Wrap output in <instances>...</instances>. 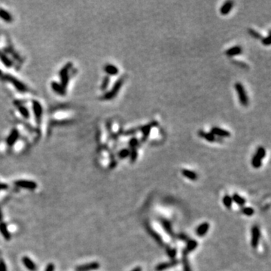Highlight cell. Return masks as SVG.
I'll return each mask as SVG.
<instances>
[{
    "mask_svg": "<svg viewBox=\"0 0 271 271\" xmlns=\"http://www.w3.org/2000/svg\"><path fill=\"white\" fill-rule=\"evenodd\" d=\"M100 264L98 262H90L88 264H82V265L79 266V267H76V270L77 271H91V270H98L100 268Z\"/></svg>",
    "mask_w": 271,
    "mask_h": 271,
    "instance_id": "9c48e42d",
    "label": "cell"
},
{
    "mask_svg": "<svg viewBox=\"0 0 271 271\" xmlns=\"http://www.w3.org/2000/svg\"><path fill=\"white\" fill-rule=\"evenodd\" d=\"M14 185H15L17 187L24 188V189L27 190H35L37 188V185L36 182L35 181H31V180H24V179H20V180H17V181H14Z\"/></svg>",
    "mask_w": 271,
    "mask_h": 271,
    "instance_id": "8992f818",
    "label": "cell"
},
{
    "mask_svg": "<svg viewBox=\"0 0 271 271\" xmlns=\"http://www.w3.org/2000/svg\"><path fill=\"white\" fill-rule=\"evenodd\" d=\"M130 151L129 148H123L118 152V156L120 159L123 160V159H125L126 157L130 156Z\"/></svg>",
    "mask_w": 271,
    "mask_h": 271,
    "instance_id": "4dcf8cb0",
    "label": "cell"
},
{
    "mask_svg": "<svg viewBox=\"0 0 271 271\" xmlns=\"http://www.w3.org/2000/svg\"><path fill=\"white\" fill-rule=\"evenodd\" d=\"M9 188V185L7 184H5V183H0V191H2V190H6Z\"/></svg>",
    "mask_w": 271,
    "mask_h": 271,
    "instance_id": "7bdbcfd3",
    "label": "cell"
},
{
    "mask_svg": "<svg viewBox=\"0 0 271 271\" xmlns=\"http://www.w3.org/2000/svg\"><path fill=\"white\" fill-rule=\"evenodd\" d=\"M198 134L200 137L203 138V139H205L206 140L208 141L209 142H213L217 140L215 136H214L212 133H207L203 130H200L198 131Z\"/></svg>",
    "mask_w": 271,
    "mask_h": 271,
    "instance_id": "7402d4cb",
    "label": "cell"
},
{
    "mask_svg": "<svg viewBox=\"0 0 271 271\" xmlns=\"http://www.w3.org/2000/svg\"><path fill=\"white\" fill-rule=\"evenodd\" d=\"M251 165L255 169L260 168L261 165H262V160H261L260 157H258L255 155L253 156L252 159H251Z\"/></svg>",
    "mask_w": 271,
    "mask_h": 271,
    "instance_id": "f1b7e54d",
    "label": "cell"
},
{
    "mask_svg": "<svg viewBox=\"0 0 271 271\" xmlns=\"http://www.w3.org/2000/svg\"><path fill=\"white\" fill-rule=\"evenodd\" d=\"M0 255H1V251H0Z\"/></svg>",
    "mask_w": 271,
    "mask_h": 271,
    "instance_id": "7dc6e473",
    "label": "cell"
},
{
    "mask_svg": "<svg viewBox=\"0 0 271 271\" xmlns=\"http://www.w3.org/2000/svg\"><path fill=\"white\" fill-rule=\"evenodd\" d=\"M248 32H249V35H250L251 37H253V38H255V39H261V38H263L262 35H261L260 32H258V31H256V30H253V29H251V28L249 29V30H248Z\"/></svg>",
    "mask_w": 271,
    "mask_h": 271,
    "instance_id": "1f68e13d",
    "label": "cell"
},
{
    "mask_svg": "<svg viewBox=\"0 0 271 271\" xmlns=\"http://www.w3.org/2000/svg\"><path fill=\"white\" fill-rule=\"evenodd\" d=\"M233 1H227L222 5V6L220 9V13L222 15H227L230 12V11L232 10L233 7Z\"/></svg>",
    "mask_w": 271,
    "mask_h": 271,
    "instance_id": "2e32d148",
    "label": "cell"
},
{
    "mask_svg": "<svg viewBox=\"0 0 271 271\" xmlns=\"http://www.w3.org/2000/svg\"><path fill=\"white\" fill-rule=\"evenodd\" d=\"M182 264H183V270L184 271H191V266H190L189 261L188 258V253L183 250L182 253Z\"/></svg>",
    "mask_w": 271,
    "mask_h": 271,
    "instance_id": "4316f807",
    "label": "cell"
},
{
    "mask_svg": "<svg viewBox=\"0 0 271 271\" xmlns=\"http://www.w3.org/2000/svg\"><path fill=\"white\" fill-rule=\"evenodd\" d=\"M32 112H33L34 116H35V121L38 124H40L42 120V114H43V108L42 105L38 100H32Z\"/></svg>",
    "mask_w": 271,
    "mask_h": 271,
    "instance_id": "5b68a950",
    "label": "cell"
},
{
    "mask_svg": "<svg viewBox=\"0 0 271 271\" xmlns=\"http://www.w3.org/2000/svg\"><path fill=\"white\" fill-rule=\"evenodd\" d=\"M72 68V63H68L60 70L59 75L60 78V84L63 87L66 88L69 82V71Z\"/></svg>",
    "mask_w": 271,
    "mask_h": 271,
    "instance_id": "277c9868",
    "label": "cell"
},
{
    "mask_svg": "<svg viewBox=\"0 0 271 271\" xmlns=\"http://www.w3.org/2000/svg\"><path fill=\"white\" fill-rule=\"evenodd\" d=\"M3 219V215H2V212L1 209H0V222H2Z\"/></svg>",
    "mask_w": 271,
    "mask_h": 271,
    "instance_id": "f6af8a7d",
    "label": "cell"
},
{
    "mask_svg": "<svg viewBox=\"0 0 271 271\" xmlns=\"http://www.w3.org/2000/svg\"><path fill=\"white\" fill-rule=\"evenodd\" d=\"M132 271H142V270L141 267H136L134 269V270H132Z\"/></svg>",
    "mask_w": 271,
    "mask_h": 271,
    "instance_id": "ee69618b",
    "label": "cell"
},
{
    "mask_svg": "<svg viewBox=\"0 0 271 271\" xmlns=\"http://www.w3.org/2000/svg\"><path fill=\"white\" fill-rule=\"evenodd\" d=\"M242 53H243V48H242V47L239 46V45L232 47V48H229V49H228L225 51V54L228 57L237 56V55L241 54Z\"/></svg>",
    "mask_w": 271,
    "mask_h": 271,
    "instance_id": "e0dca14e",
    "label": "cell"
},
{
    "mask_svg": "<svg viewBox=\"0 0 271 271\" xmlns=\"http://www.w3.org/2000/svg\"><path fill=\"white\" fill-rule=\"evenodd\" d=\"M232 200L234 201L236 204L240 206V207H243V205H245L246 203V200L243 198V197L240 196L238 194H234L232 196Z\"/></svg>",
    "mask_w": 271,
    "mask_h": 271,
    "instance_id": "83f0119b",
    "label": "cell"
},
{
    "mask_svg": "<svg viewBox=\"0 0 271 271\" xmlns=\"http://www.w3.org/2000/svg\"><path fill=\"white\" fill-rule=\"evenodd\" d=\"M167 252L168 256H170V257L171 258L172 260L174 259L175 256L176 255V250L175 249H170V248H169V249H167Z\"/></svg>",
    "mask_w": 271,
    "mask_h": 271,
    "instance_id": "f35d334b",
    "label": "cell"
},
{
    "mask_svg": "<svg viewBox=\"0 0 271 271\" xmlns=\"http://www.w3.org/2000/svg\"><path fill=\"white\" fill-rule=\"evenodd\" d=\"M223 203L225 205V207H226L227 209H230L232 207V203H233V200H232L231 197L229 195H225V197H223Z\"/></svg>",
    "mask_w": 271,
    "mask_h": 271,
    "instance_id": "f546056e",
    "label": "cell"
},
{
    "mask_svg": "<svg viewBox=\"0 0 271 271\" xmlns=\"http://www.w3.org/2000/svg\"><path fill=\"white\" fill-rule=\"evenodd\" d=\"M0 233L5 240H11V233L8 229L7 225L4 222H0Z\"/></svg>",
    "mask_w": 271,
    "mask_h": 271,
    "instance_id": "ffe728a7",
    "label": "cell"
},
{
    "mask_svg": "<svg viewBox=\"0 0 271 271\" xmlns=\"http://www.w3.org/2000/svg\"><path fill=\"white\" fill-rule=\"evenodd\" d=\"M178 264V261L177 259H173L170 261L168 262H163L160 263V264H157L155 267V270L156 271H163L167 270V269L171 268V267H175Z\"/></svg>",
    "mask_w": 271,
    "mask_h": 271,
    "instance_id": "30bf717a",
    "label": "cell"
},
{
    "mask_svg": "<svg viewBox=\"0 0 271 271\" xmlns=\"http://www.w3.org/2000/svg\"><path fill=\"white\" fill-rule=\"evenodd\" d=\"M55 270V265L52 263H50L48 264V265L46 266V268H45V271H54Z\"/></svg>",
    "mask_w": 271,
    "mask_h": 271,
    "instance_id": "b9f144b4",
    "label": "cell"
},
{
    "mask_svg": "<svg viewBox=\"0 0 271 271\" xmlns=\"http://www.w3.org/2000/svg\"><path fill=\"white\" fill-rule=\"evenodd\" d=\"M255 155L258 157H260L261 160H263V159L264 158V157L266 156V150L264 149V148L263 147L258 148L257 151H256Z\"/></svg>",
    "mask_w": 271,
    "mask_h": 271,
    "instance_id": "836d02e7",
    "label": "cell"
},
{
    "mask_svg": "<svg viewBox=\"0 0 271 271\" xmlns=\"http://www.w3.org/2000/svg\"><path fill=\"white\" fill-rule=\"evenodd\" d=\"M160 224H161L162 227H163L165 231H166L170 236H173V228H172V225H171V223H170V222H169L168 220H167V219H165V218H160Z\"/></svg>",
    "mask_w": 271,
    "mask_h": 271,
    "instance_id": "d6986e66",
    "label": "cell"
},
{
    "mask_svg": "<svg viewBox=\"0 0 271 271\" xmlns=\"http://www.w3.org/2000/svg\"><path fill=\"white\" fill-rule=\"evenodd\" d=\"M214 136H218L219 137H230V133L226 130L222 129V128L218 127V126H214L211 129V132Z\"/></svg>",
    "mask_w": 271,
    "mask_h": 271,
    "instance_id": "5bb4252c",
    "label": "cell"
},
{
    "mask_svg": "<svg viewBox=\"0 0 271 271\" xmlns=\"http://www.w3.org/2000/svg\"><path fill=\"white\" fill-rule=\"evenodd\" d=\"M261 42L265 46H269L270 45V32H269V35L267 37H263L261 38Z\"/></svg>",
    "mask_w": 271,
    "mask_h": 271,
    "instance_id": "74e56055",
    "label": "cell"
},
{
    "mask_svg": "<svg viewBox=\"0 0 271 271\" xmlns=\"http://www.w3.org/2000/svg\"><path fill=\"white\" fill-rule=\"evenodd\" d=\"M156 125H157V123L154 121V122L150 123V124H146V125H145V126H142V127L139 129L142 133V142H145V141L147 140V139L148 138L149 135H150V132H151V130H152V126H155Z\"/></svg>",
    "mask_w": 271,
    "mask_h": 271,
    "instance_id": "8fae6325",
    "label": "cell"
},
{
    "mask_svg": "<svg viewBox=\"0 0 271 271\" xmlns=\"http://www.w3.org/2000/svg\"><path fill=\"white\" fill-rule=\"evenodd\" d=\"M4 79H5L7 82H9V83H11L14 86V88L17 90L18 92L20 93H26V92L28 91V88H27V86L23 83L21 81L17 79V78L14 77V76L11 75L6 74L5 75Z\"/></svg>",
    "mask_w": 271,
    "mask_h": 271,
    "instance_id": "7a4b0ae2",
    "label": "cell"
},
{
    "mask_svg": "<svg viewBox=\"0 0 271 271\" xmlns=\"http://www.w3.org/2000/svg\"><path fill=\"white\" fill-rule=\"evenodd\" d=\"M139 128H134V129H130V130H127V131H126L125 133H124V135H126V136H129V135H132V134H135L136 132H137V130H139Z\"/></svg>",
    "mask_w": 271,
    "mask_h": 271,
    "instance_id": "60d3db41",
    "label": "cell"
},
{
    "mask_svg": "<svg viewBox=\"0 0 271 271\" xmlns=\"http://www.w3.org/2000/svg\"><path fill=\"white\" fill-rule=\"evenodd\" d=\"M51 87L54 93L60 96H65L66 94V88L61 85L60 83L57 82H52L51 83Z\"/></svg>",
    "mask_w": 271,
    "mask_h": 271,
    "instance_id": "4fadbf2b",
    "label": "cell"
},
{
    "mask_svg": "<svg viewBox=\"0 0 271 271\" xmlns=\"http://www.w3.org/2000/svg\"><path fill=\"white\" fill-rule=\"evenodd\" d=\"M22 263L24 265V267L30 271H36L37 270V266L36 264L34 263V261L32 260L30 258L27 257V256H24L22 258Z\"/></svg>",
    "mask_w": 271,
    "mask_h": 271,
    "instance_id": "7c38bea8",
    "label": "cell"
},
{
    "mask_svg": "<svg viewBox=\"0 0 271 271\" xmlns=\"http://www.w3.org/2000/svg\"><path fill=\"white\" fill-rule=\"evenodd\" d=\"M0 18L6 23H11L13 21V17L10 13L3 9H0Z\"/></svg>",
    "mask_w": 271,
    "mask_h": 271,
    "instance_id": "d4e9b609",
    "label": "cell"
},
{
    "mask_svg": "<svg viewBox=\"0 0 271 271\" xmlns=\"http://www.w3.org/2000/svg\"><path fill=\"white\" fill-rule=\"evenodd\" d=\"M104 71L108 75V76L117 75L119 72V69H118V67L115 66V65L110 64V63H108L104 66Z\"/></svg>",
    "mask_w": 271,
    "mask_h": 271,
    "instance_id": "ac0fdd59",
    "label": "cell"
},
{
    "mask_svg": "<svg viewBox=\"0 0 271 271\" xmlns=\"http://www.w3.org/2000/svg\"><path fill=\"white\" fill-rule=\"evenodd\" d=\"M234 87L235 90H236V93H237L240 104L245 107L248 106L249 105V97H248V95L246 93L243 84L240 83V82H237V83L235 84Z\"/></svg>",
    "mask_w": 271,
    "mask_h": 271,
    "instance_id": "3957f363",
    "label": "cell"
},
{
    "mask_svg": "<svg viewBox=\"0 0 271 271\" xmlns=\"http://www.w3.org/2000/svg\"><path fill=\"white\" fill-rule=\"evenodd\" d=\"M197 246H198V243H197V240H190L188 241L187 245H186V247L185 249H184V251L188 254V253L191 252V251L195 250V249H197Z\"/></svg>",
    "mask_w": 271,
    "mask_h": 271,
    "instance_id": "cb8c5ba5",
    "label": "cell"
},
{
    "mask_svg": "<svg viewBox=\"0 0 271 271\" xmlns=\"http://www.w3.org/2000/svg\"><path fill=\"white\" fill-rule=\"evenodd\" d=\"M0 271H8L7 265L3 259L0 258Z\"/></svg>",
    "mask_w": 271,
    "mask_h": 271,
    "instance_id": "ab89813d",
    "label": "cell"
},
{
    "mask_svg": "<svg viewBox=\"0 0 271 271\" xmlns=\"http://www.w3.org/2000/svg\"><path fill=\"white\" fill-rule=\"evenodd\" d=\"M109 83H110L109 76H108V75L105 76L104 79H103V82H102V84H101V90H103V91L106 90V89L108 88V85H109Z\"/></svg>",
    "mask_w": 271,
    "mask_h": 271,
    "instance_id": "d6a6232c",
    "label": "cell"
},
{
    "mask_svg": "<svg viewBox=\"0 0 271 271\" xmlns=\"http://www.w3.org/2000/svg\"><path fill=\"white\" fill-rule=\"evenodd\" d=\"M19 136H20V134H19V131L16 128H14V129L11 130L10 134H9L8 137L6 138V143H7V145L10 146V147L14 145L16 143V142L18 140Z\"/></svg>",
    "mask_w": 271,
    "mask_h": 271,
    "instance_id": "ba28073f",
    "label": "cell"
},
{
    "mask_svg": "<svg viewBox=\"0 0 271 271\" xmlns=\"http://www.w3.org/2000/svg\"><path fill=\"white\" fill-rule=\"evenodd\" d=\"M0 76H2V72H1V70H0Z\"/></svg>",
    "mask_w": 271,
    "mask_h": 271,
    "instance_id": "bcb514c9",
    "label": "cell"
},
{
    "mask_svg": "<svg viewBox=\"0 0 271 271\" xmlns=\"http://www.w3.org/2000/svg\"><path fill=\"white\" fill-rule=\"evenodd\" d=\"M251 245L253 248H257L259 244V240L261 238V232L260 229L258 226L255 225L251 228Z\"/></svg>",
    "mask_w": 271,
    "mask_h": 271,
    "instance_id": "52a82bcc",
    "label": "cell"
},
{
    "mask_svg": "<svg viewBox=\"0 0 271 271\" xmlns=\"http://www.w3.org/2000/svg\"><path fill=\"white\" fill-rule=\"evenodd\" d=\"M130 161L131 163H134L136 161V159H137L138 157V152L136 148H134V149H131L130 151Z\"/></svg>",
    "mask_w": 271,
    "mask_h": 271,
    "instance_id": "e575fe53",
    "label": "cell"
},
{
    "mask_svg": "<svg viewBox=\"0 0 271 271\" xmlns=\"http://www.w3.org/2000/svg\"><path fill=\"white\" fill-rule=\"evenodd\" d=\"M17 110L18 112H20V114L21 115V116L24 118V119H29L30 117V111H29L28 108H27L26 106L23 105H17Z\"/></svg>",
    "mask_w": 271,
    "mask_h": 271,
    "instance_id": "484cf974",
    "label": "cell"
},
{
    "mask_svg": "<svg viewBox=\"0 0 271 271\" xmlns=\"http://www.w3.org/2000/svg\"><path fill=\"white\" fill-rule=\"evenodd\" d=\"M242 212L245 215H247V216H251V215L254 214L255 211L254 209L251 207H244L242 209Z\"/></svg>",
    "mask_w": 271,
    "mask_h": 271,
    "instance_id": "8d00e7d4",
    "label": "cell"
},
{
    "mask_svg": "<svg viewBox=\"0 0 271 271\" xmlns=\"http://www.w3.org/2000/svg\"><path fill=\"white\" fill-rule=\"evenodd\" d=\"M181 173H182L183 176L185 178H188L190 180H192V181H195L197 179L198 176L197 174L194 171H191V170H187V169H184V170H181Z\"/></svg>",
    "mask_w": 271,
    "mask_h": 271,
    "instance_id": "603a6c76",
    "label": "cell"
},
{
    "mask_svg": "<svg viewBox=\"0 0 271 271\" xmlns=\"http://www.w3.org/2000/svg\"><path fill=\"white\" fill-rule=\"evenodd\" d=\"M124 81H125V76H122V77L119 78L118 80L116 81V82L114 84L113 87H112L111 90L109 91H107L106 93H105L102 96L101 100H112V99L115 98V97L117 96V94L118 93L119 90H121V88L122 87L123 84L124 83Z\"/></svg>",
    "mask_w": 271,
    "mask_h": 271,
    "instance_id": "6da1fadb",
    "label": "cell"
},
{
    "mask_svg": "<svg viewBox=\"0 0 271 271\" xmlns=\"http://www.w3.org/2000/svg\"><path fill=\"white\" fill-rule=\"evenodd\" d=\"M139 145V140L136 137H132L129 141V146L131 149L136 148Z\"/></svg>",
    "mask_w": 271,
    "mask_h": 271,
    "instance_id": "d590c367",
    "label": "cell"
},
{
    "mask_svg": "<svg viewBox=\"0 0 271 271\" xmlns=\"http://www.w3.org/2000/svg\"><path fill=\"white\" fill-rule=\"evenodd\" d=\"M0 61L4 65L5 67L7 68H11L13 66V62L12 60L5 54V53H2L0 51Z\"/></svg>",
    "mask_w": 271,
    "mask_h": 271,
    "instance_id": "44dd1931",
    "label": "cell"
},
{
    "mask_svg": "<svg viewBox=\"0 0 271 271\" xmlns=\"http://www.w3.org/2000/svg\"><path fill=\"white\" fill-rule=\"evenodd\" d=\"M209 224L208 222H203L196 229V233L198 236H204L209 231Z\"/></svg>",
    "mask_w": 271,
    "mask_h": 271,
    "instance_id": "9a60e30c",
    "label": "cell"
}]
</instances>
